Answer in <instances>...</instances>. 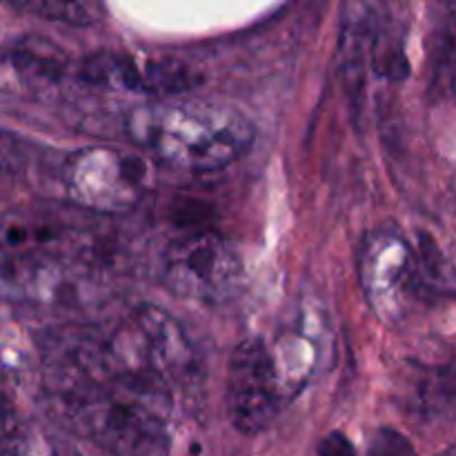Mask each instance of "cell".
<instances>
[{
    "instance_id": "cell-13",
    "label": "cell",
    "mask_w": 456,
    "mask_h": 456,
    "mask_svg": "<svg viewBox=\"0 0 456 456\" xmlns=\"http://www.w3.org/2000/svg\"><path fill=\"white\" fill-rule=\"evenodd\" d=\"M365 456H417V450L408 436L392 428H381L370 441Z\"/></svg>"
},
{
    "instance_id": "cell-11",
    "label": "cell",
    "mask_w": 456,
    "mask_h": 456,
    "mask_svg": "<svg viewBox=\"0 0 456 456\" xmlns=\"http://www.w3.org/2000/svg\"><path fill=\"white\" fill-rule=\"evenodd\" d=\"M40 18L69 25H92L98 18V0H13Z\"/></svg>"
},
{
    "instance_id": "cell-4",
    "label": "cell",
    "mask_w": 456,
    "mask_h": 456,
    "mask_svg": "<svg viewBox=\"0 0 456 456\" xmlns=\"http://www.w3.org/2000/svg\"><path fill=\"white\" fill-rule=\"evenodd\" d=\"M160 279L174 297L216 305L234 297L240 288L243 265L223 236L196 230L178 236L165 248Z\"/></svg>"
},
{
    "instance_id": "cell-8",
    "label": "cell",
    "mask_w": 456,
    "mask_h": 456,
    "mask_svg": "<svg viewBox=\"0 0 456 456\" xmlns=\"http://www.w3.org/2000/svg\"><path fill=\"white\" fill-rule=\"evenodd\" d=\"M87 270L0 240V301L65 303Z\"/></svg>"
},
{
    "instance_id": "cell-5",
    "label": "cell",
    "mask_w": 456,
    "mask_h": 456,
    "mask_svg": "<svg viewBox=\"0 0 456 456\" xmlns=\"http://www.w3.org/2000/svg\"><path fill=\"white\" fill-rule=\"evenodd\" d=\"M285 387L276 368L274 352L261 337L245 338L230 359L225 408L230 423L240 435H258L279 417Z\"/></svg>"
},
{
    "instance_id": "cell-12",
    "label": "cell",
    "mask_w": 456,
    "mask_h": 456,
    "mask_svg": "<svg viewBox=\"0 0 456 456\" xmlns=\"http://www.w3.org/2000/svg\"><path fill=\"white\" fill-rule=\"evenodd\" d=\"M432 69H435V80H432V87L439 89V94L448 96L452 92V80H454V34H452V7L445 9L444 20L439 22V40H436V52H435V62H432Z\"/></svg>"
},
{
    "instance_id": "cell-6",
    "label": "cell",
    "mask_w": 456,
    "mask_h": 456,
    "mask_svg": "<svg viewBox=\"0 0 456 456\" xmlns=\"http://www.w3.org/2000/svg\"><path fill=\"white\" fill-rule=\"evenodd\" d=\"M78 78L94 87L118 89L154 101L178 98L200 83V74L178 58H134L116 52H96L85 58Z\"/></svg>"
},
{
    "instance_id": "cell-2",
    "label": "cell",
    "mask_w": 456,
    "mask_h": 456,
    "mask_svg": "<svg viewBox=\"0 0 456 456\" xmlns=\"http://www.w3.org/2000/svg\"><path fill=\"white\" fill-rule=\"evenodd\" d=\"M45 410L110 456H169V417L129 392L94 383L43 386Z\"/></svg>"
},
{
    "instance_id": "cell-10",
    "label": "cell",
    "mask_w": 456,
    "mask_h": 456,
    "mask_svg": "<svg viewBox=\"0 0 456 456\" xmlns=\"http://www.w3.org/2000/svg\"><path fill=\"white\" fill-rule=\"evenodd\" d=\"M379 29L381 25H379V9L374 0H343L337 61L343 83L354 105H359L363 96Z\"/></svg>"
},
{
    "instance_id": "cell-9",
    "label": "cell",
    "mask_w": 456,
    "mask_h": 456,
    "mask_svg": "<svg viewBox=\"0 0 456 456\" xmlns=\"http://www.w3.org/2000/svg\"><path fill=\"white\" fill-rule=\"evenodd\" d=\"M67 74L65 53L49 40L22 38L0 45V94L47 98L62 87Z\"/></svg>"
},
{
    "instance_id": "cell-3",
    "label": "cell",
    "mask_w": 456,
    "mask_h": 456,
    "mask_svg": "<svg viewBox=\"0 0 456 456\" xmlns=\"http://www.w3.org/2000/svg\"><path fill=\"white\" fill-rule=\"evenodd\" d=\"M61 178L71 203L101 214L132 212L154 185L151 165L142 156L111 145L69 154Z\"/></svg>"
},
{
    "instance_id": "cell-7",
    "label": "cell",
    "mask_w": 456,
    "mask_h": 456,
    "mask_svg": "<svg viewBox=\"0 0 456 456\" xmlns=\"http://www.w3.org/2000/svg\"><path fill=\"white\" fill-rule=\"evenodd\" d=\"M419 261L412 248L392 230L374 232L365 239L361 256V281L368 301L383 321L399 316L412 294Z\"/></svg>"
},
{
    "instance_id": "cell-1",
    "label": "cell",
    "mask_w": 456,
    "mask_h": 456,
    "mask_svg": "<svg viewBox=\"0 0 456 456\" xmlns=\"http://www.w3.org/2000/svg\"><path fill=\"white\" fill-rule=\"evenodd\" d=\"M125 129L156 163L187 174L230 167L252 150L256 138L243 111L203 98L147 102L129 111Z\"/></svg>"
},
{
    "instance_id": "cell-14",
    "label": "cell",
    "mask_w": 456,
    "mask_h": 456,
    "mask_svg": "<svg viewBox=\"0 0 456 456\" xmlns=\"http://www.w3.org/2000/svg\"><path fill=\"white\" fill-rule=\"evenodd\" d=\"M319 456H356V450L343 432H330L319 444Z\"/></svg>"
}]
</instances>
